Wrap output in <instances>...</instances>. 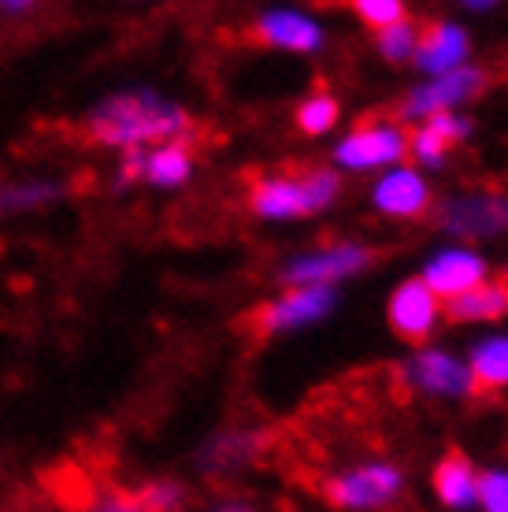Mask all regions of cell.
Here are the masks:
<instances>
[{
    "instance_id": "cell-1",
    "label": "cell",
    "mask_w": 508,
    "mask_h": 512,
    "mask_svg": "<svg viewBox=\"0 0 508 512\" xmlns=\"http://www.w3.org/2000/svg\"><path fill=\"white\" fill-rule=\"evenodd\" d=\"M190 116L167 101H156L149 93H123L115 101L101 104L93 116H86L82 134L97 145H127L141 149L149 141H190Z\"/></svg>"
},
{
    "instance_id": "cell-2",
    "label": "cell",
    "mask_w": 508,
    "mask_h": 512,
    "mask_svg": "<svg viewBox=\"0 0 508 512\" xmlns=\"http://www.w3.org/2000/svg\"><path fill=\"white\" fill-rule=\"evenodd\" d=\"M338 193V175L327 167L286 164L279 175L253 182V208L260 216H308L316 208L331 205Z\"/></svg>"
},
{
    "instance_id": "cell-3",
    "label": "cell",
    "mask_w": 508,
    "mask_h": 512,
    "mask_svg": "<svg viewBox=\"0 0 508 512\" xmlns=\"http://www.w3.org/2000/svg\"><path fill=\"white\" fill-rule=\"evenodd\" d=\"M412 145H416V130L405 127L390 112H382V116L375 112L356 123L353 138L338 149V160L349 167H375L390 164V160L412 164Z\"/></svg>"
},
{
    "instance_id": "cell-4",
    "label": "cell",
    "mask_w": 508,
    "mask_h": 512,
    "mask_svg": "<svg viewBox=\"0 0 508 512\" xmlns=\"http://www.w3.org/2000/svg\"><path fill=\"white\" fill-rule=\"evenodd\" d=\"M319 494L338 505V509H379L401 494V475L390 464H368L353 475L342 479H327Z\"/></svg>"
},
{
    "instance_id": "cell-5",
    "label": "cell",
    "mask_w": 508,
    "mask_h": 512,
    "mask_svg": "<svg viewBox=\"0 0 508 512\" xmlns=\"http://www.w3.org/2000/svg\"><path fill=\"white\" fill-rule=\"evenodd\" d=\"M327 308H331V290H327V286H297V290H290L282 301L253 308L242 320V331L264 338V334L293 327V323L316 320L319 312H327Z\"/></svg>"
},
{
    "instance_id": "cell-6",
    "label": "cell",
    "mask_w": 508,
    "mask_h": 512,
    "mask_svg": "<svg viewBox=\"0 0 508 512\" xmlns=\"http://www.w3.org/2000/svg\"><path fill=\"white\" fill-rule=\"evenodd\" d=\"M434 316H438V301H434L423 279L397 286V294L390 297V327L405 338L408 346H423L431 338Z\"/></svg>"
},
{
    "instance_id": "cell-7",
    "label": "cell",
    "mask_w": 508,
    "mask_h": 512,
    "mask_svg": "<svg viewBox=\"0 0 508 512\" xmlns=\"http://www.w3.org/2000/svg\"><path fill=\"white\" fill-rule=\"evenodd\" d=\"M423 282L434 294V301H453V297L468 294L471 286L483 282V260L471 253H449L427 268V279Z\"/></svg>"
},
{
    "instance_id": "cell-8",
    "label": "cell",
    "mask_w": 508,
    "mask_h": 512,
    "mask_svg": "<svg viewBox=\"0 0 508 512\" xmlns=\"http://www.w3.org/2000/svg\"><path fill=\"white\" fill-rule=\"evenodd\" d=\"M445 316L453 323L501 320V316H508V279L497 275L494 282H479V286H471L468 294L445 301Z\"/></svg>"
},
{
    "instance_id": "cell-9",
    "label": "cell",
    "mask_w": 508,
    "mask_h": 512,
    "mask_svg": "<svg viewBox=\"0 0 508 512\" xmlns=\"http://www.w3.org/2000/svg\"><path fill=\"white\" fill-rule=\"evenodd\" d=\"M375 205H379L382 212H390V216L420 219V216H427V208H431V193H427V186L420 182V175L397 171V175L379 182Z\"/></svg>"
},
{
    "instance_id": "cell-10",
    "label": "cell",
    "mask_w": 508,
    "mask_h": 512,
    "mask_svg": "<svg viewBox=\"0 0 508 512\" xmlns=\"http://www.w3.org/2000/svg\"><path fill=\"white\" fill-rule=\"evenodd\" d=\"M249 38L260 45H279V49H297L308 52L319 45V30L301 15H267L249 30Z\"/></svg>"
},
{
    "instance_id": "cell-11",
    "label": "cell",
    "mask_w": 508,
    "mask_h": 512,
    "mask_svg": "<svg viewBox=\"0 0 508 512\" xmlns=\"http://www.w3.org/2000/svg\"><path fill=\"white\" fill-rule=\"evenodd\" d=\"M475 468L471 461L460 453V449H445V457L438 461L434 468V490H438V498L449 505V509H460V505H468L475 501Z\"/></svg>"
},
{
    "instance_id": "cell-12",
    "label": "cell",
    "mask_w": 508,
    "mask_h": 512,
    "mask_svg": "<svg viewBox=\"0 0 508 512\" xmlns=\"http://www.w3.org/2000/svg\"><path fill=\"white\" fill-rule=\"evenodd\" d=\"M468 41L460 34L457 26H445V23H423L420 26V38H416V56L427 71H445L453 67L464 56Z\"/></svg>"
},
{
    "instance_id": "cell-13",
    "label": "cell",
    "mask_w": 508,
    "mask_h": 512,
    "mask_svg": "<svg viewBox=\"0 0 508 512\" xmlns=\"http://www.w3.org/2000/svg\"><path fill=\"white\" fill-rule=\"evenodd\" d=\"M486 86V78L479 75V71H457V75H445L438 78L434 86H427V90L412 93L408 97V112H445V104L453 101H468V97H475V93Z\"/></svg>"
},
{
    "instance_id": "cell-14",
    "label": "cell",
    "mask_w": 508,
    "mask_h": 512,
    "mask_svg": "<svg viewBox=\"0 0 508 512\" xmlns=\"http://www.w3.org/2000/svg\"><path fill=\"white\" fill-rule=\"evenodd\" d=\"M186 175H190V141H167L141 160V179L156 182V186H178Z\"/></svg>"
},
{
    "instance_id": "cell-15",
    "label": "cell",
    "mask_w": 508,
    "mask_h": 512,
    "mask_svg": "<svg viewBox=\"0 0 508 512\" xmlns=\"http://www.w3.org/2000/svg\"><path fill=\"white\" fill-rule=\"evenodd\" d=\"M471 394H494L508 386V342H490L471 357Z\"/></svg>"
},
{
    "instance_id": "cell-16",
    "label": "cell",
    "mask_w": 508,
    "mask_h": 512,
    "mask_svg": "<svg viewBox=\"0 0 508 512\" xmlns=\"http://www.w3.org/2000/svg\"><path fill=\"white\" fill-rule=\"evenodd\" d=\"M464 138V123L449 116V112H434L431 123L423 130H416V145H412V160H442L457 141Z\"/></svg>"
},
{
    "instance_id": "cell-17",
    "label": "cell",
    "mask_w": 508,
    "mask_h": 512,
    "mask_svg": "<svg viewBox=\"0 0 508 512\" xmlns=\"http://www.w3.org/2000/svg\"><path fill=\"white\" fill-rule=\"evenodd\" d=\"M364 260H368V253H364V249H342V253L316 256V260H305V264H297V268H293L286 279L297 282V286H323V282L334 279V275H342V271L360 268Z\"/></svg>"
},
{
    "instance_id": "cell-18",
    "label": "cell",
    "mask_w": 508,
    "mask_h": 512,
    "mask_svg": "<svg viewBox=\"0 0 508 512\" xmlns=\"http://www.w3.org/2000/svg\"><path fill=\"white\" fill-rule=\"evenodd\" d=\"M416 379L434 386V390H445V394H464V390H471L468 368L453 364L449 357H434V353H427V357L416 364Z\"/></svg>"
},
{
    "instance_id": "cell-19",
    "label": "cell",
    "mask_w": 508,
    "mask_h": 512,
    "mask_svg": "<svg viewBox=\"0 0 508 512\" xmlns=\"http://www.w3.org/2000/svg\"><path fill=\"white\" fill-rule=\"evenodd\" d=\"M334 119H338V101L327 97V93H316L312 101L301 104V112H297V127L305 130V134H323V130L334 127Z\"/></svg>"
},
{
    "instance_id": "cell-20",
    "label": "cell",
    "mask_w": 508,
    "mask_h": 512,
    "mask_svg": "<svg viewBox=\"0 0 508 512\" xmlns=\"http://www.w3.org/2000/svg\"><path fill=\"white\" fill-rule=\"evenodd\" d=\"M353 12L364 19L368 26H375V30H390V26L397 23H405L408 12H405V4H397V0H356L353 4Z\"/></svg>"
},
{
    "instance_id": "cell-21",
    "label": "cell",
    "mask_w": 508,
    "mask_h": 512,
    "mask_svg": "<svg viewBox=\"0 0 508 512\" xmlns=\"http://www.w3.org/2000/svg\"><path fill=\"white\" fill-rule=\"evenodd\" d=\"M416 38H420V23L405 19V23L382 30L379 49H382V56H386V60H405L408 52H416Z\"/></svg>"
},
{
    "instance_id": "cell-22",
    "label": "cell",
    "mask_w": 508,
    "mask_h": 512,
    "mask_svg": "<svg viewBox=\"0 0 508 512\" xmlns=\"http://www.w3.org/2000/svg\"><path fill=\"white\" fill-rule=\"evenodd\" d=\"M475 498L483 501L486 512H508V475L486 472L475 479Z\"/></svg>"
},
{
    "instance_id": "cell-23",
    "label": "cell",
    "mask_w": 508,
    "mask_h": 512,
    "mask_svg": "<svg viewBox=\"0 0 508 512\" xmlns=\"http://www.w3.org/2000/svg\"><path fill=\"white\" fill-rule=\"evenodd\" d=\"M52 186H19V190H0V208H26L41 201V197H49Z\"/></svg>"
},
{
    "instance_id": "cell-24",
    "label": "cell",
    "mask_w": 508,
    "mask_h": 512,
    "mask_svg": "<svg viewBox=\"0 0 508 512\" xmlns=\"http://www.w3.org/2000/svg\"><path fill=\"white\" fill-rule=\"evenodd\" d=\"M101 512H156V509H149L138 494H123V490H119V494H112V498L104 501Z\"/></svg>"
},
{
    "instance_id": "cell-25",
    "label": "cell",
    "mask_w": 508,
    "mask_h": 512,
    "mask_svg": "<svg viewBox=\"0 0 508 512\" xmlns=\"http://www.w3.org/2000/svg\"><path fill=\"white\" fill-rule=\"evenodd\" d=\"M486 205H490V216H486V219H490V227H497V223H501V208H505V205H501V201H486ZM475 219H479V212H460V219H457L460 231H468Z\"/></svg>"
},
{
    "instance_id": "cell-26",
    "label": "cell",
    "mask_w": 508,
    "mask_h": 512,
    "mask_svg": "<svg viewBox=\"0 0 508 512\" xmlns=\"http://www.w3.org/2000/svg\"><path fill=\"white\" fill-rule=\"evenodd\" d=\"M501 275H505V279H508V271H501Z\"/></svg>"
}]
</instances>
